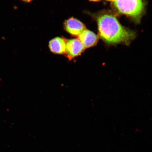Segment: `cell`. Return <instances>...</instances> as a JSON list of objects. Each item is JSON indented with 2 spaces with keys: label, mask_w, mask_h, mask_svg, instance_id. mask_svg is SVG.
I'll return each instance as SVG.
<instances>
[{
  "label": "cell",
  "mask_w": 152,
  "mask_h": 152,
  "mask_svg": "<svg viewBox=\"0 0 152 152\" xmlns=\"http://www.w3.org/2000/svg\"><path fill=\"white\" fill-rule=\"evenodd\" d=\"M97 21L99 37L108 44L128 45L135 37L134 32L124 27L116 17L110 13L99 15Z\"/></svg>",
  "instance_id": "1"
},
{
  "label": "cell",
  "mask_w": 152,
  "mask_h": 152,
  "mask_svg": "<svg viewBox=\"0 0 152 152\" xmlns=\"http://www.w3.org/2000/svg\"><path fill=\"white\" fill-rule=\"evenodd\" d=\"M113 6L118 12L138 22L143 15L145 5L142 0H116Z\"/></svg>",
  "instance_id": "2"
},
{
  "label": "cell",
  "mask_w": 152,
  "mask_h": 152,
  "mask_svg": "<svg viewBox=\"0 0 152 152\" xmlns=\"http://www.w3.org/2000/svg\"><path fill=\"white\" fill-rule=\"evenodd\" d=\"M85 47L79 39H73L68 40L66 43L65 54L71 60L80 55L84 52Z\"/></svg>",
  "instance_id": "3"
},
{
  "label": "cell",
  "mask_w": 152,
  "mask_h": 152,
  "mask_svg": "<svg viewBox=\"0 0 152 152\" xmlns=\"http://www.w3.org/2000/svg\"><path fill=\"white\" fill-rule=\"evenodd\" d=\"M64 26L66 31L74 36H79L86 29L82 22L73 18L66 20L64 22Z\"/></svg>",
  "instance_id": "4"
},
{
  "label": "cell",
  "mask_w": 152,
  "mask_h": 152,
  "mask_svg": "<svg viewBox=\"0 0 152 152\" xmlns=\"http://www.w3.org/2000/svg\"><path fill=\"white\" fill-rule=\"evenodd\" d=\"M79 39L85 48H88L96 45L98 37L96 34L88 30L85 29L79 36Z\"/></svg>",
  "instance_id": "5"
},
{
  "label": "cell",
  "mask_w": 152,
  "mask_h": 152,
  "mask_svg": "<svg viewBox=\"0 0 152 152\" xmlns=\"http://www.w3.org/2000/svg\"><path fill=\"white\" fill-rule=\"evenodd\" d=\"M66 42L62 38H55L50 41L49 46L51 52L54 54H65Z\"/></svg>",
  "instance_id": "6"
},
{
  "label": "cell",
  "mask_w": 152,
  "mask_h": 152,
  "mask_svg": "<svg viewBox=\"0 0 152 152\" xmlns=\"http://www.w3.org/2000/svg\"><path fill=\"white\" fill-rule=\"evenodd\" d=\"M22 1L26 2H29L31 1V0H22Z\"/></svg>",
  "instance_id": "7"
},
{
  "label": "cell",
  "mask_w": 152,
  "mask_h": 152,
  "mask_svg": "<svg viewBox=\"0 0 152 152\" xmlns=\"http://www.w3.org/2000/svg\"><path fill=\"white\" fill-rule=\"evenodd\" d=\"M90 1H100V0H90Z\"/></svg>",
  "instance_id": "8"
},
{
  "label": "cell",
  "mask_w": 152,
  "mask_h": 152,
  "mask_svg": "<svg viewBox=\"0 0 152 152\" xmlns=\"http://www.w3.org/2000/svg\"><path fill=\"white\" fill-rule=\"evenodd\" d=\"M106 1H116V0H106Z\"/></svg>",
  "instance_id": "9"
}]
</instances>
